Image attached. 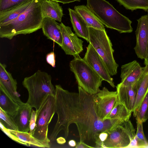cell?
Masks as SVG:
<instances>
[{"instance_id": "obj_26", "label": "cell", "mask_w": 148, "mask_h": 148, "mask_svg": "<svg viewBox=\"0 0 148 148\" xmlns=\"http://www.w3.org/2000/svg\"><path fill=\"white\" fill-rule=\"evenodd\" d=\"M127 9L132 11L141 9L148 11V0H116Z\"/></svg>"}, {"instance_id": "obj_9", "label": "cell", "mask_w": 148, "mask_h": 148, "mask_svg": "<svg viewBox=\"0 0 148 148\" xmlns=\"http://www.w3.org/2000/svg\"><path fill=\"white\" fill-rule=\"evenodd\" d=\"M97 115L103 120L110 113L118 100L116 91H110L105 87L93 95Z\"/></svg>"}, {"instance_id": "obj_6", "label": "cell", "mask_w": 148, "mask_h": 148, "mask_svg": "<svg viewBox=\"0 0 148 148\" xmlns=\"http://www.w3.org/2000/svg\"><path fill=\"white\" fill-rule=\"evenodd\" d=\"M89 43L103 60L110 75H116L118 65L114 58L112 45L105 29L89 27Z\"/></svg>"}, {"instance_id": "obj_33", "label": "cell", "mask_w": 148, "mask_h": 148, "mask_svg": "<svg viewBox=\"0 0 148 148\" xmlns=\"http://www.w3.org/2000/svg\"><path fill=\"white\" fill-rule=\"evenodd\" d=\"M56 55L53 52L48 53L46 56V60L49 64L52 67H55L56 65Z\"/></svg>"}, {"instance_id": "obj_25", "label": "cell", "mask_w": 148, "mask_h": 148, "mask_svg": "<svg viewBox=\"0 0 148 148\" xmlns=\"http://www.w3.org/2000/svg\"><path fill=\"white\" fill-rule=\"evenodd\" d=\"M10 132L22 142L28 145H32L40 147H45L41 142L34 137L29 132L9 130Z\"/></svg>"}, {"instance_id": "obj_3", "label": "cell", "mask_w": 148, "mask_h": 148, "mask_svg": "<svg viewBox=\"0 0 148 148\" xmlns=\"http://www.w3.org/2000/svg\"><path fill=\"white\" fill-rule=\"evenodd\" d=\"M86 6L100 21L108 28L120 33L132 32V21L120 13L106 0H86Z\"/></svg>"}, {"instance_id": "obj_29", "label": "cell", "mask_w": 148, "mask_h": 148, "mask_svg": "<svg viewBox=\"0 0 148 148\" xmlns=\"http://www.w3.org/2000/svg\"><path fill=\"white\" fill-rule=\"evenodd\" d=\"M0 121L8 129L18 131V127L12 116L0 108Z\"/></svg>"}, {"instance_id": "obj_4", "label": "cell", "mask_w": 148, "mask_h": 148, "mask_svg": "<svg viewBox=\"0 0 148 148\" xmlns=\"http://www.w3.org/2000/svg\"><path fill=\"white\" fill-rule=\"evenodd\" d=\"M28 92L27 103L38 110L48 95L55 96L56 88L51 82L50 75L38 70L31 76L25 77L22 82Z\"/></svg>"}, {"instance_id": "obj_35", "label": "cell", "mask_w": 148, "mask_h": 148, "mask_svg": "<svg viewBox=\"0 0 148 148\" xmlns=\"http://www.w3.org/2000/svg\"><path fill=\"white\" fill-rule=\"evenodd\" d=\"M57 1L58 2H60L63 4L73 2L75 1H80L81 0H52Z\"/></svg>"}, {"instance_id": "obj_11", "label": "cell", "mask_w": 148, "mask_h": 148, "mask_svg": "<svg viewBox=\"0 0 148 148\" xmlns=\"http://www.w3.org/2000/svg\"><path fill=\"white\" fill-rule=\"evenodd\" d=\"M59 27L62 37V49L66 55L74 57L79 55L83 50V41L72 32L70 27L62 23L60 24Z\"/></svg>"}, {"instance_id": "obj_12", "label": "cell", "mask_w": 148, "mask_h": 148, "mask_svg": "<svg viewBox=\"0 0 148 148\" xmlns=\"http://www.w3.org/2000/svg\"><path fill=\"white\" fill-rule=\"evenodd\" d=\"M138 24L135 33L136 43L134 50L138 58L145 59L148 44V12L137 20Z\"/></svg>"}, {"instance_id": "obj_16", "label": "cell", "mask_w": 148, "mask_h": 148, "mask_svg": "<svg viewBox=\"0 0 148 148\" xmlns=\"http://www.w3.org/2000/svg\"><path fill=\"white\" fill-rule=\"evenodd\" d=\"M32 107L29 104L23 103L20 105L17 113L12 117L18 131L29 132Z\"/></svg>"}, {"instance_id": "obj_30", "label": "cell", "mask_w": 148, "mask_h": 148, "mask_svg": "<svg viewBox=\"0 0 148 148\" xmlns=\"http://www.w3.org/2000/svg\"><path fill=\"white\" fill-rule=\"evenodd\" d=\"M29 0H0V13L10 10Z\"/></svg>"}, {"instance_id": "obj_19", "label": "cell", "mask_w": 148, "mask_h": 148, "mask_svg": "<svg viewBox=\"0 0 148 148\" xmlns=\"http://www.w3.org/2000/svg\"><path fill=\"white\" fill-rule=\"evenodd\" d=\"M41 10L43 18L49 17L61 22L63 15V10L58 2L52 0H42Z\"/></svg>"}, {"instance_id": "obj_36", "label": "cell", "mask_w": 148, "mask_h": 148, "mask_svg": "<svg viewBox=\"0 0 148 148\" xmlns=\"http://www.w3.org/2000/svg\"><path fill=\"white\" fill-rule=\"evenodd\" d=\"M57 143L60 145L64 144L66 142V139L62 137H60L56 139Z\"/></svg>"}, {"instance_id": "obj_2", "label": "cell", "mask_w": 148, "mask_h": 148, "mask_svg": "<svg viewBox=\"0 0 148 148\" xmlns=\"http://www.w3.org/2000/svg\"><path fill=\"white\" fill-rule=\"evenodd\" d=\"M33 0L23 12L13 20L0 25V37L9 39L19 34H26L41 29L43 19L41 2Z\"/></svg>"}, {"instance_id": "obj_7", "label": "cell", "mask_w": 148, "mask_h": 148, "mask_svg": "<svg viewBox=\"0 0 148 148\" xmlns=\"http://www.w3.org/2000/svg\"><path fill=\"white\" fill-rule=\"evenodd\" d=\"M55 96L48 95L36 111V125L32 135L45 147H50L47 134L48 125L54 114Z\"/></svg>"}, {"instance_id": "obj_15", "label": "cell", "mask_w": 148, "mask_h": 148, "mask_svg": "<svg viewBox=\"0 0 148 148\" xmlns=\"http://www.w3.org/2000/svg\"><path fill=\"white\" fill-rule=\"evenodd\" d=\"M116 87L118 101L133 112L137 90V85L125 86L120 83Z\"/></svg>"}, {"instance_id": "obj_20", "label": "cell", "mask_w": 148, "mask_h": 148, "mask_svg": "<svg viewBox=\"0 0 148 148\" xmlns=\"http://www.w3.org/2000/svg\"><path fill=\"white\" fill-rule=\"evenodd\" d=\"M68 10L75 34L78 37L85 39L89 42V27L82 17L74 10L69 8Z\"/></svg>"}, {"instance_id": "obj_27", "label": "cell", "mask_w": 148, "mask_h": 148, "mask_svg": "<svg viewBox=\"0 0 148 148\" xmlns=\"http://www.w3.org/2000/svg\"><path fill=\"white\" fill-rule=\"evenodd\" d=\"M135 117L137 121L142 123L148 119V93L137 110Z\"/></svg>"}, {"instance_id": "obj_1", "label": "cell", "mask_w": 148, "mask_h": 148, "mask_svg": "<svg viewBox=\"0 0 148 148\" xmlns=\"http://www.w3.org/2000/svg\"><path fill=\"white\" fill-rule=\"evenodd\" d=\"M55 88V112L58 118L50 137L51 141L56 140L62 130L66 139L70 125L75 123L80 141L95 142L100 133L109 130L123 121L117 119L104 120L99 119L93 95L88 93L79 86L77 93L70 92L60 85H56Z\"/></svg>"}, {"instance_id": "obj_8", "label": "cell", "mask_w": 148, "mask_h": 148, "mask_svg": "<svg viewBox=\"0 0 148 148\" xmlns=\"http://www.w3.org/2000/svg\"><path fill=\"white\" fill-rule=\"evenodd\" d=\"M108 136L101 148H127L135 137V130L129 120L123 121L108 130Z\"/></svg>"}, {"instance_id": "obj_24", "label": "cell", "mask_w": 148, "mask_h": 148, "mask_svg": "<svg viewBox=\"0 0 148 148\" xmlns=\"http://www.w3.org/2000/svg\"><path fill=\"white\" fill-rule=\"evenodd\" d=\"M131 113L132 112L123 104L119 102L118 99L111 112L106 117L105 119H117L125 121L130 120Z\"/></svg>"}, {"instance_id": "obj_23", "label": "cell", "mask_w": 148, "mask_h": 148, "mask_svg": "<svg viewBox=\"0 0 148 148\" xmlns=\"http://www.w3.org/2000/svg\"><path fill=\"white\" fill-rule=\"evenodd\" d=\"M20 105L13 100L0 88V107L4 111L12 117L17 112Z\"/></svg>"}, {"instance_id": "obj_18", "label": "cell", "mask_w": 148, "mask_h": 148, "mask_svg": "<svg viewBox=\"0 0 148 148\" xmlns=\"http://www.w3.org/2000/svg\"><path fill=\"white\" fill-rule=\"evenodd\" d=\"M135 103L133 110V116L135 117L136 112L148 93V65L145 64L143 71L138 80Z\"/></svg>"}, {"instance_id": "obj_38", "label": "cell", "mask_w": 148, "mask_h": 148, "mask_svg": "<svg viewBox=\"0 0 148 148\" xmlns=\"http://www.w3.org/2000/svg\"><path fill=\"white\" fill-rule=\"evenodd\" d=\"M148 12V11H147ZM144 63L145 64H147L148 65V44L147 45V54L145 58L144 59Z\"/></svg>"}, {"instance_id": "obj_34", "label": "cell", "mask_w": 148, "mask_h": 148, "mask_svg": "<svg viewBox=\"0 0 148 148\" xmlns=\"http://www.w3.org/2000/svg\"><path fill=\"white\" fill-rule=\"evenodd\" d=\"M76 148H95V147H92L89 146L86 144L84 142L80 141L76 146H75Z\"/></svg>"}, {"instance_id": "obj_5", "label": "cell", "mask_w": 148, "mask_h": 148, "mask_svg": "<svg viewBox=\"0 0 148 148\" xmlns=\"http://www.w3.org/2000/svg\"><path fill=\"white\" fill-rule=\"evenodd\" d=\"M74 57L69 66L78 86L90 95L96 94L100 90L103 79L79 55Z\"/></svg>"}, {"instance_id": "obj_22", "label": "cell", "mask_w": 148, "mask_h": 148, "mask_svg": "<svg viewBox=\"0 0 148 148\" xmlns=\"http://www.w3.org/2000/svg\"><path fill=\"white\" fill-rule=\"evenodd\" d=\"M32 1L29 0L10 10L0 13V25L17 18L26 10Z\"/></svg>"}, {"instance_id": "obj_31", "label": "cell", "mask_w": 148, "mask_h": 148, "mask_svg": "<svg viewBox=\"0 0 148 148\" xmlns=\"http://www.w3.org/2000/svg\"><path fill=\"white\" fill-rule=\"evenodd\" d=\"M0 122V128L1 130L8 136L14 140L24 145L27 146L28 145L21 141L19 138L11 133L9 130L6 127L3 125Z\"/></svg>"}, {"instance_id": "obj_14", "label": "cell", "mask_w": 148, "mask_h": 148, "mask_svg": "<svg viewBox=\"0 0 148 148\" xmlns=\"http://www.w3.org/2000/svg\"><path fill=\"white\" fill-rule=\"evenodd\" d=\"M143 71V68L136 60L122 65L121 68L120 83L125 86L137 85Z\"/></svg>"}, {"instance_id": "obj_21", "label": "cell", "mask_w": 148, "mask_h": 148, "mask_svg": "<svg viewBox=\"0 0 148 148\" xmlns=\"http://www.w3.org/2000/svg\"><path fill=\"white\" fill-rule=\"evenodd\" d=\"M74 9L83 19L88 27L100 30L105 29L104 25L86 5L75 6Z\"/></svg>"}, {"instance_id": "obj_28", "label": "cell", "mask_w": 148, "mask_h": 148, "mask_svg": "<svg viewBox=\"0 0 148 148\" xmlns=\"http://www.w3.org/2000/svg\"><path fill=\"white\" fill-rule=\"evenodd\" d=\"M143 123L136 121L137 128L135 138L137 142V148H145L148 144L143 131Z\"/></svg>"}, {"instance_id": "obj_10", "label": "cell", "mask_w": 148, "mask_h": 148, "mask_svg": "<svg viewBox=\"0 0 148 148\" xmlns=\"http://www.w3.org/2000/svg\"><path fill=\"white\" fill-rule=\"evenodd\" d=\"M83 58L84 60L100 76L103 80L108 82L113 88L115 87L103 60L91 45L89 43Z\"/></svg>"}, {"instance_id": "obj_37", "label": "cell", "mask_w": 148, "mask_h": 148, "mask_svg": "<svg viewBox=\"0 0 148 148\" xmlns=\"http://www.w3.org/2000/svg\"><path fill=\"white\" fill-rule=\"evenodd\" d=\"M69 146L71 147H75L76 145V141L73 140H71L68 142Z\"/></svg>"}, {"instance_id": "obj_17", "label": "cell", "mask_w": 148, "mask_h": 148, "mask_svg": "<svg viewBox=\"0 0 148 148\" xmlns=\"http://www.w3.org/2000/svg\"><path fill=\"white\" fill-rule=\"evenodd\" d=\"M55 20L49 17L43 18L41 28L43 33L47 38L55 42L61 47L62 37L60 24Z\"/></svg>"}, {"instance_id": "obj_13", "label": "cell", "mask_w": 148, "mask_h": 148, "mask_svg": "<svg viewBox=\"0 0 148 148\" xmlns=\"http://www.w3.org/2000/svg\"><path fill=\"white\" fill-rule=\"evenodd\" d=\"M6 66L4 64L0 63V88L19 105L23 103L20 98L17 91V82L11 73L6 70Z\"/></svg>"}, {"instance_id": "obj_32", "label": "cell", "mask_w": 148, "mask_h": 148, "mask_svg": "<svg viewBox=\"0 0 148 148\" xmlns=\"http://www.w3.org/2000/svg\"><path fill=\"white\" fill-rule=\"evenodd\" d=\"M36 111L32 109L29 124V133L32 134L35 128L36 120Z\"/></svg>"}]
</instances>
